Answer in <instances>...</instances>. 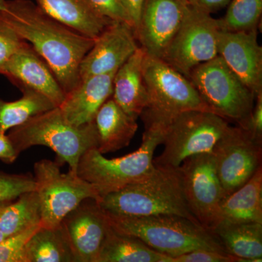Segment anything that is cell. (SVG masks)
<instances>
[{
  "mask_svg": "<svg viewBox=\"0 0 262 262\" xmlns=\"http://www.w3.org/2000/svg\"><path fill=\"white\" fill-rule=\"evenodd\" d=\"M0 20L34 48L64 91L80 83V65L95 39L48 14L31 0H5Z\"/></svg>",
  "mask_w": 262,
  "mask_h": 262,
  "instance_id": "cell-1",
  "label": "cell"
},
{
  "mask_svg": "<svg viewBox=\"0 0 262 262\" xmlns=\"http://www.w3.org/2000/svg\"><path fill=\"white\" fill-rule=\"evenodd\" d=\"M98 202L110 214L120 216L177 215L201 225L188 207L179 168L156 167L144 180L106 194Z\"/></svg>",
  "mask_w": 262,
  "mask_h": 262,
  "instance_id": "cell-2",
  "label": "cell"
},
{
  "mask_svg": "<svg viewBox=\"0 0 262 262\" xmlns=\"http://www.w3.org/2000/svg\"><path fill=\"white\" fill-rule=\"evenodd\" d=\"M108 214L115 230L138 237L155 251L171 258L198 249L227 253L214 232L185 217Z\"/></svg>",
  "mask_w": 262,
  "mask_h": 262,
  "instance_id": "cell-3",
  "label": "cell"
},
{
  "mask_svg": "<svg viewBox=\"0 0 262 262\" xmlns=\"http://www.w3.org/2000/svg\"><path fill=\"white\" fill-rule=\"evenodd\" d=\"M8 136L19 155L32 146H47L56 153L59 165L67 163L70 171L76 173L82 155L98 145L94 122L80 126L72 125L58 107L10 129Z\"/></svg>",
  "mask_w": 262,
  "mask_h": 262,
  "instance_id": "cell-4",
  "label": "cell"
},
{
  "mask_svg": "<svg viewBox=\"0 0 262 262\" xmlns=\"http://www.w3.org/2000/svg\"><path fill=\"white\" fill-rule=\"evenodd\" d=\"M143 76L148 101L141 118L146 127H165L187 111L213 113L191 81L160 58L146 55Z\"/></svg>",
  "mask_w": 262,
  "mask_h": 262,
  "instance_id": "cell-5",
  "label": "cell"
},
{
  "mask_svg": "<svg viewBox=\"0 0 262 262\" xmlns=\"http://www.w3.org/2000/svg\"><path fill=\"white\" fill-rule=\"evenodd\" d=\"M164 130L163 127H146L139 149L120 158L108 159L96 148L88 150L81 157L77 175L94 185L101 198L144 180L156 168L155 151L163 143Z\"/></svg>",
  "mask_w": 262,
  "mask_h": 262,
  "instance_id": "cell-6",
  "label": "cell"
},
{
  "mask_svg": "<svg viewBox=\"0 0 262 262\" xmlns=\"http://www.w3.org/2000/svg\"><path fill=\"white\" fill-rule=\"evenodd\" d=\"M229 127L228 120L210 112L180 114L165 127L163 151L154 158L155 166L177 168L190 157L212 153Z\"/></svg>",
  "mask_w": 262,
  "mask_h": 262,
  "instance_id": "cell-7",
  "label": "cell"
},
{
  "mask_svg": "<svg viewBox=\"0 0 262 262\" xmlns=\"http://www.w3.org/2000/svg\"><path fill=\"white\" fill-rule=\"evenodd\" d=\"M187 78L216 115L237 122L238 126L251 115L256 96L220 56L198 65Z\"/></svg>",
  "mask_w": 262,
  "mask_h": 262,
  "instance_id": "cell-8",
  "label": "cell"
},
{
  "mask_svg": "<svg viewBox=\"0 0 262 262\" xmlns=\"http://www.w3.org/2000/svg\"><path fill=\"white\" fill-rule=\"evenodd\" d=\"M35 192L41 208V226L55 228L84 200L101 199L97 189L77 173H62L60 165L43 159L34 165Z\"/></svg>",
  "mask_w": 262,
  "mask_h": 262,
  "instance_id": "cell-9",
  "label": "cell"
},
{
  "mask_svg": "<svg viewBox=\"0 0 262 262\" xmlns=\"http://www.w3.org/2000/svg\"><path fill=\"white\" fill-rule=\"evenodd\" d=\"M220 30V19L189 5L184 21L162 60L188 77L193 69L219 56Z\"/></svg>",
  "mask_w": 262,
  "mask_h": 262,
  "instance_id": "cell-10",
  "label": "cell"
},
{
  "mask_svg": "<svg viewBox=\"0 0 262 262\" xmlns=\"http://www.w3.org/2000/svg\"><path fill=\"white\" fill-rule=\"evenodd\" d=\"M186 201L194 218L213 232L222 221L223 190L212 153L190 157L179 167Z\"/></svg>",
  "mask_w": 262,
  "mask_h": 262,
  "instance_id": "cell-11",
  "label": "cell"
},
{
  "mask_svg": "<svg viewBox=\"0 0 262 262\" xmlns=\"http://www.w3.org/2000/svg\"><path fill=\"white\" fill-rule=\"evenodd\" d=\"M261 143L241 127H229L212 151L224 198L238 189L261 167Z\"/></svg>",
  "mask_w": 262,
  "mask_h": 262,
  "instance_id": "cell-12",
  "label": "cell"
},
{
  "mask_svg": "<svg viewBox=\"0 0 262 262\" xmlns=\"http://www.w3.org/2000/svg\"><path fill=\"white\" fill-rule=\"evenodd\" d=\"M189 8L188 0H144L135 35L146 55L162 59Z\"/></svg>",
  "mask_w": 262,
  "mask_h": 262,
  "instance_id": "cell-13",
  "label": "cell"
},
{
  "mask_svg": "<svg viewBox=\"0 0 262 262\" xmlns=\"http://www.w3.org/2000/svg\"><path fill=\"white\" fill-rule=\"evenodd\" d=\"M75 262H96L111 227L107 212L96 200L88 198L61 223Z\"/></svg>",
  "mask_w": 262,
  "mask_h": 262,
  "instance_id": "cell-14",
  "label": "cell"
},
{
  "mask_svg": "<svg viewBox=\"0 0 262 262\" xmlns=\"http://www.w3.org/2000/svg\"><path fill=\"white\" fill-rule=\"evenodd\" d=\"M139 48L134 29L113 22L97 38L80 65L81 80L91 76L116 73Z\"/></svg>",
  "mask_w": 262,
  "mask_h": 262,
  "instance_id": "cell-15",
  "label": "cell"
},
{
  "mask_svg": "<svg viewBox=\"0 0 262 262\" xmlns=\"http://www.w3.org/2000/svg\"><path fill=\"white\" fill-rule=\"evenodd\" d=\"M219 56L255 96L262 92V48L258 29L241 32L220 30Z\"/></svg>",
  "mask_w": 262,
  "mask_h": 262,
  "instance_id": "cell-16",
  "label": "cell"
},
{
  "mask_svg": "<svg viewBox=\"0 0 262 262\" xmlns=\"http://www.w3.org/2000/svg\"><path fill=\"white\" fill-rule=\"evenodd\" d=\"M19 90L40 93L58 107L64 101V91L46 61L24 41L5 66L3 74Z\"/></svg>",
  "mask_w": 262,
  "mask_h": 262,
  "instance_id": "cell-17",
  "label": "cell"
},
{
  "mask_svg": "<svg viewBox=\"0 0 262 262\" xmlns=\"http://www.w3.org/2000/svg\"><path fill=\"white\" fill-rule=\"evenodd\" d=\"M115 75H94L81 80L58 106L66 120L77 126L94 122L98 110L113 96Z\"/></svg>",
  "mask_w": 262,
  "mask_h": 262,
  "instance_id": "cell-18",
  "label": "cell"
},
{
  "mask_svg": "<svg viewBox=\"0 0 262 262\" xmlns=\"http://www.w3.org/2000/svg\"><path fill=\"white\" fill-rule=\"evenodd\" d=\"M144 56L145 53L139 47L114 76L112 97L125 113L136 120L145 110L148 101L143 76Z\"/></svg>",
  "mask_w": 262,
  "mask_h": 262,
  "instance_id": "cell-19",
  "label": "cell"
},
{
  "mask_svg": "<svg viewBox=\"0 0 262 262\" xmlns=\"http://www.w3.org/2000/svg\"><path fill=\"white\" fill-rule=\"evenodd\" d=\"M44 11L81 34L96 39L113 20L103 16L90 0H35Z\"/></svg>",
  "mask_w": 262,
  "mask_h": 262,
  "instance_id": "cell-20",
  "label": "cell"
},
{
  "mask_svg": "<svg viewBox=\"0 0 262 262\" xmlns=\"http://www.w3.org/2000/svg\"><path fill=\"white\" fill-rule=\"evenodd\" d=\"M97 130L98 151L102 155L126 147L137 132V120L129 116L113 97L98 110L94 120Z\"/></svg>",
  "mask_w": 262,
  "mask_h": 262,
  "instance_id": "cell-21",
  "label": "cell"
},
{
  "mask_svg": "<svg viewBox=\"0 0 262 262\" xmlns=\"http://www.w3.org/2000/svg\"><path fill=\"white\" fill-rule=\"evenodd\" d=\"M213 232L236 262L262 261V224L222 220Z\"/></svg>",
  "mask_w": 262,
  "mask_h": 262,
  "instance_id": "cell-22",
  "label": "cell"
},
{
  "mask_svg": "<svg viewBox=\"0 0 262 262\" xmlns=\"http://www.w3.org/2000/svg\"><path fill=\"white\" fill-rule=\"evenodd\" d=\"M222 220L262 224V168L221 203Z\"/></svg>",
  "mask_w": 262,
  "mask_h": 262,
  "instance_id": "cell-23",
  "label": "cell"
},
{
  "mask_svg": "<svg viewBox=\"0 0 262 262\" xmlns=\"http://www.w3.org/2000/svg\"><path fill=\"white\" fill-rule=\"evenodd\" d=\"M96 262H173L134 236L108 229Z\"/></svg>",
  "mask_w": 262,
  "mask_h": 262,
  "instance_id": "cell-24",
  "label": "cell"
},
{
  "mask_svg": "<svg viewBox=\"0 0 262 262\" xmlns=\"http://www.w3.org/2000/svg\"><path fill=\"white\" fill-rule=\"evenodd\" d=\"M24 254V262H75L61 225L41 226L27 241Z\"/></svg>",
  "mask_w": 262,
  "mask_h": 262,
  "instance_id": "cell-25",
  "label": "cell"
},
{
  "mask_svg": "<svg viewBox=\"0 0 262 262\" xmlns=\"http://www.w3.org/2000/svg\"><path fill=\"white\" fill-rule=\"evenodd\" d=\"M10 201L0 213V229L5 237L41 225V208L35 190L24 193Z\"/></svg>",
  "mask_w": 262,
  "mask_h": 262,
  "instance_id": "cell-26",
  "label": "cell"
},
{
  "mask_svg": "<svg viewBox=\"0 0 262 262\" xmlns=\"http://www.w3.org/2000/svg\"><path fill=\"white\" fill-rule=\"evenodd\" d=\"M22 97L13 101L0 98V131L7 133L32 117L56 107L49 98L37 91L20 90Z\"/></svg>",
  "mask_w": 262,
  "mask_h": 262,
  "instance_id": "cell-27",
  "label": "cell"
},
{
  "mask_svg": "<svg viewBox=\"0 0 262 262\" xmlns=\"http://www.w3.org/2000/svg\"><path fill=\"white\" fill-rule=\"evenodd\" d=\"M226 14L220 18L221 30L241 32L258 29L262 0H230Z\"/></svg>",
  "mask_w": 262,
  "mask_h": 262,
  "instance_id": "cell-28",
  "label": "cell"
},
{
  "mask_svg": "<svg viewBox=\"0 0 262 262\" xmlns=\"http://www.w3.org/2000/svg\"><path fill=\"white\" fill-rule=\"evenodd\" d=\"M35 190L31 173L11 174L0 170V203L13 201L24 193Z\"/></svg>",
  "mask_w": 262,
  "mask_h": 262,
  "instance_id": "cell-29",
  "label": "cell"
},
{
  "mask_svg": "<svg viewBox=\"0 0 262 262\" xmlns=\"http://www.w3.org/2000/svg\"><path fill=\"white\" fill-rule=\"evenodd\" d=\"M41 225L5 237L0 243V262H24V247L27 241Z\"/></svg>",
  "mask_w": 262,
  "mask_h": 262,
  "instance_id": "cell-30",
  "label": "cell"
},
{
  "mask_svg": "<svg viewBox=\"0 0 262 262\" xmlns=\"http://www.w3.org/2000/svg\"><path fill=\"white\" fill-rule=\"evenodd\" d=\"M24 42L13 29L0 20V75Z\"/></svg>",
  "mask_w": 262,
  "mask_h": 262,
  "instance_id": "cell-31",
  "label": "cell"
},
{
  "mask_svg": "<svg viewBox=\"0 0 262 262\" xmlns=\"http://www.w3.org/2000/svg\"><path fill=\"white\" fill-rule=\"evenodd\" d=\"M90 1L103 16L115 22L128 24L134 29L132 20L127 11L125 0H90Z\"/></svg>",
  "mask_w": 262,
  "mask_h": 262,
  "instance_id": "cell-32",
  "label": "cell"
},
{
  "mask_svg": "<svg viewBox=\"0 0 262 262\" xmlns=\"http://www.w3.org/2000/svg\"><path fill=\"white\" fill-rule=\"evenodd\" d=\"M173 262H236V258L227 253L198 249L172 258Z\"/></svg>",
  "mask_w": 262,
  "mask_h": 262,
  "instance_id": "cell-33",
  "label": "cell"
},
{
  "mask_svg": "<svg viewBox=\"0 0 262 262\" xmlns=\"http://www.w3.org/2000/svg\"><path fill=\"white\" fill-rule=\"evenodd\" d=\"M239 127L262 144V92L256 96L254 106L247 120Z\"/></svg>",
  "mask_w": 262,
  "mask_h": 262,
  "instance_id": "cell-34",
  "label": "cell"
},
{
  "mask_svg": "<svg viewBox=\"0 0 262 262\" xmlns=\"http://www.w3.org/2000/svg\"><path fill=\"white\" fill-rule=\"evenodd\" d=\"M19 156L6 133L0 131V160L5 163H14Z\"/></svg>",
  "mask_w": 262,
  "mask_h": 262,
  "instance_id": "cell-35",
  "label": "cell"
},
{
  "mask_svg": "<svg viewBox=\"0 0 262 262\" xmlns=\"http://www.w3.org/2000/svg\"><path fill=\"white\" fill-rule=\"evenodd\" d=\"M189 4L205 13H215L228 5L230 0H188Z\"/></svg>",
  "mask_w": 262,
  "mask_h": 262,
  "instance_id": "cell-36",
  "label": "cell"
},
{
  "mask_svg": "<svg viewBox=\"0 0 262 262\" xmlns=\"http://www.w3.org/2000/svg\"><path fill=\"white\" fill-rule=\"evenodd\" d=\"M143 3L144 0H125L127 11L132 20L134 32L139 24Z\"/></svg>",
  "mask_w": 262,
  "mask_h": 262,
  "instance_id": "cell-37",
  "label": "cell"
},
{
  "mask_svg": "<svg viewBox=\"0 0 262 262\" xmlns=\"http://www.w3.org/2000/svg\"><path fill=\"white\" fill-rule=\"evenodd\" d=\"M9 202L10 201L3 202V203H0V213H1L2 210L3 209V208H4L5 205H6L7 203H9ZM5 239V235L3 234V232H2L1 229H0V243H1L2 241H4Z\"/></svg>",
  "mask_w": 262,
  "mask_h": 262,
  "instance_id": "cell-38",
  "label": "cell"
},
{
  "mask_svg": "<svg viewBox=\"0 0 262 262\" xmlns=\"http://www.w3.org/2000/svg\"><path fill=\"white\" fill-rule=\"evenodd\" d=\"M5 0H0V10H3L4 8Z\"/></svg>",
  "mask_w": 262,
  "mask_h": 262,
  "instance_id": "cell-39",
  "label": "cell"
}]
</instances>
